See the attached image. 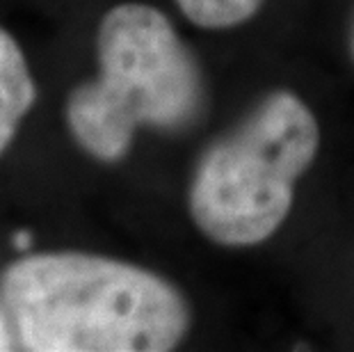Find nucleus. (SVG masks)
I'll return each instance as SVG.
<instances>
[{"label": "nucleus", "instance_id": "1", "mask_svg": "<svg viewBox=\"0 0 354 352\" xmlns=\"http://www.w3.org/2000/svg\"><path fill=\"white\" fill-rule=\"evenodd\" d=\"M0 304L28 352H167L192 327L187 297L149 268L85 252L26 254Z\"/></svg>", "mask_w": 354, "mask_h": 352}, {"label": "nucleus", "instance_id": "2", "mask_svg": "<svg viewBox=\"0 0 354 352\" xmlns=\"http://www.w3.org/2000/svg\"><path fill=\"white\" fill-rule=\"evenodd\" d=\"M99 76L66 99L71 138L101 163H117L140 129L180 133L199 122L208 87L192 48L160 10L122 3L96 33Z\"/></svg>", "mask_w": 354, "mask_h": 352}, {"label": "nucleus", "instance_id": "3", "mask_svg": "<svg viewBox=\"0 0 354 352\" xmlns=\"http://www.w3.org/2000/svg\"><path fill=\"white\" fill-rule=\"evenodd\" d=\"M320 151V124L290 89L266 94L199 156L187 208L210 243L245 250L270 241Z\"/></svg>", "mask_w": 354, "mask_h": 352}, {"label": "nucleus", "instance_id": "4", "mask_svg": "<svg viewBox=\"0 0 354 352\" xmlns=\"http://www.w3.org/2000/svg\"><path fill=\"white\" fill-rule=\"evenodd\" d=\"M37 101V85L17 39L0 28V154L12 145Z\"/></svg>", "mask_w": 354, "mask_h": 352}, {"label": "nucleus", "instance_id": "5", "mask_svg": "<svg viewBox=\"0 0 354 352\" xmlns=\"http://www.w3.org/2000/svg\"><path fill=\"white\" fill-rule=\"evenodd\" d=\"M266 0H176L183 17L203 30H231L254 19Z\"/></svg>", "mask_w": 354, "mask_h": 352}, {"label": "nucleus", "instance_id": "6", "mask_svg": "<svg viewBox=\"0 0 354 352\" xmlns=\"http://www.w3.org/2000/svg\"><path fill=\"white\" fill-rule=\"evenodd\" d=\"M14 348H17L14 329H12L10 318H7V313L3 309V304H0V352H7V350H14Z\"/></svg>", "mask_w": 354, "mask_h": 352}, {"label": "nucleus", "instance_id": "7", "mask_svg": "<svg viewBox=\"0 0 354 352\" xmlns=\"http://www.w3.org/2000/svg\"><path fill=\"white\" fill-rule=\"evenodd\" d=\"M12 245L17 247L19 252H28L30 245H32V234H30V231H17V234L12 236Z\"/></svg>", "mask_w": 354, "mask_h": 352}, {"label": "nucleus", "instance_id": "8", "mask_svg": "<svg viewBox=\"0 0 354 352\" xmlns=\"http://www.w3.org/2000/svg\"><path fill=\"white\" fill-rule=\"evenodd\" d=\"M350 53L354 59V17H352V26H350Z\"/></svg>", "mask_w": 354, "mask_h": 352}]
</instances>
